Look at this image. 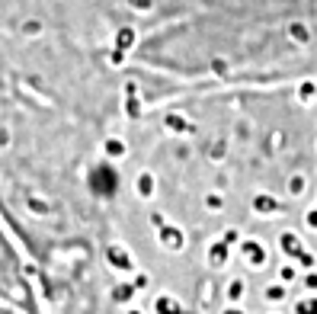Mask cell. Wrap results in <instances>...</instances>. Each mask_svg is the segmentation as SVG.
<instances>
[{
	"label": "cell",
	"instance_id": "1",
	"mask_svg": "<svg viewBox=\"0 0 317 314\" xmlns=\"http://www.w3.org/2000/svg\"><path fill=\"white\" fill-rule=\"evenodd\" d=\"M0 295L23 301V282H20V276H16L13 254L7 250V244H4V241H0Z\"/></svg>",
	"mask_w": 317,
	"mask_h": 314
}]
</instances>
